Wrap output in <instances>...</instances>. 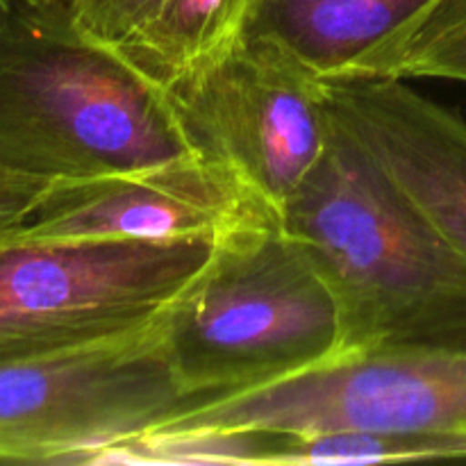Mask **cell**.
I'll use <instances>...</instances> for the list:
<instances>
[{"label":"cell","mask_w":466,"mask_h":466,"mask_svg":"<svg viewBox=\"0 0 466 466\" xmlns=\"http://www.w3.org/2000/svg\"><path fill=\"white\" fill-rule=\"evenodd\" d=\"M280 226L335 294L337 358L399 346L466 349V258L335 118Z\"/></svg>","instance_id":"cell-1"},{"label":"cell","mask_w":466,"mask_h":466,"mask_svg":"<svg viewBox=\"0 0 466 466\" xmlns=\"http://www.w3.org/2000/svg\"><path fill=\"white\" fill-rule=\"evenodd\" d=\"M198 155L167 86L62 7L16 5L0 27V168L76 182Z\"/></svg>","instance_id":"cell-2"},{"label":"cell","mask_w":466,"mask_h":466,"mask_svg":"<svg viewBox=\"0 0 466 466\" xmlns=\"http://www.w3.org/2000/svg\"><path fill=\"white\" fill-rule=\"evenodd\" d=\"M339 349L330 285L273 217L218 237L208 267L167 314L168 364L194 405L300 376Z\"/></svg>","instance_id":"cell-3"},{"label":"cell","mask_w":466,"mask_h":466,"mask_svg":"<svg viewBox=\"0 0 466 466\" xmlns=\"http://www.w3.org/2000/svg\"><path fill=\"white\" fill-rule=\"evenodd\" d=\"M218 237L0 244V362L130 335L157 321Z\"/></svg>","instance_id":"cell-4"},{"label":"cell","mask_w":466,"mask_h":466,"mask_svg":"<svg viewBox=\"0 0 466 466\" xmlns=\"http://www.w3.org/2000/svg\"><path fill=\"white\" fill-rule=\"evenodd\" d=\"M167 314L130 335L0 362V462L91 464L194 405L168 364Z\"/></svg>","instance_id":"cell-5"},{"label":"cell","mask_w":466,"mask_h":466,"mask_svg":"<svg viewBox=\"0 0 466 466\" xmlns=\"http://www.w3.org/2000/svg\"><path fill=\"white\" fill-rule=\"evenodd\" d=\"M255 431H391L466 444V349L399 346L346 355L273 385L189 405L148 432Z\"/></svg>","instance_id":"cell-6"},{"label":"cell","mask_w":466,"mask_h":466,"mask_svg":"<svg viewBox=\"0 0 466 466\" xmlns=\"http://www.w3.org/2000/svg\"><path fill=\"white\" fill-rule=\"evenodd\" d=\"M167 89L196 150L280 221L330 141L326 80L276 41L246 35Z\"/></svg>","instance_id":"cell-7"},{"label":"cell","mask_w":466,"mask_h":466,"mask_svg":"<svg viewBox=\"0 0 466 466\" xmlns=\"http://www.w3.org/2000/svg\"><path fill=\"white\" fill-rule=\"evenodd\" d=\"M267 217L273 214L226 167L198 155L116 176L53 182L12 239H191L221 237Z\"/></svg>","instance_id":"cell-8"},{"label":"cell","mask_w":466,"mask_h":466,"mask_svg":"<svg viewBox=\"0 0 466 466\" xmlns=\"http://www.w3.org/2000/svg\"><path fill=\"white\" fill-rule=\"evenodd\" d=\"M332 118L466 258V121L405 80H326Z\"/></svg>","instance_id":"cell-9"},{"label":"cell","mask_w":466,"mask_h":466,"mask_svg":"<svg viewBox=\"0 0 466 466\" xmlns=\"http://www.w3.org/2000/svg\"><path fill=\"white\" fill-rule=\"evenodd\" d=\"M428 3L431 0H258L246 35L276 41L319 77L335 80Z\"/></svg>","instance_id":"cell-10"},{"label":"cell","mask_w":466,"mask_h":466,"mask_svg":"<svg viewBox=\"0 0 466 466\" xmlns=\"http://www.w3.org/2000/svg\"><path fill=\"white\" fill-rule=\"evenodd\" d=\"M258 0H164L116 48L137 68L171 86L239 44Z\"/></svg>","instance_id":"cell-11"},{"label":"cell","mask_w":466,"mask_h":466,"mask_svg":"<svg viewBox=\"0 0 466 466\" xmlns=\"http://www.w3.org/2000/svg\"><path fill=\"white\" fill-rule=\"evenodd\" d=\"M419 80L466 85V0H431L335 80Z\"/></svg>","instance_id":"cell-12"},{"label":"cell","mask_w":466,"mask_h":466,"mask_svg":"<svg viewBox=\"0 0 466 466\" xmlns=\"http://www.w3.org/2000/svg\"><path fill=\"white\" fill-rule=\"evenodd\" d=\"M164 0H59L68 23L103 44L118 46L135 35Z\"/></svg>","instance_id":"cell-13"},{"label":"cell","mask_w":466,"mask_h":466,"mask_svg":"<svg viewBox=\"0 0 466 466\" xmlns=\"http://www.w3.org/2000/svg\"><path fill=\"white\" fill-rule=\"evenodd\" d=\"M53 182L0 168V244L12 239L39 209Z\"/></svg>","instance_id":"cell-14"},{"label":"cell","mask_w":466,"mask_h":466,"mask_svg":"<svg viewBox=\"0 0 466 466\" xmlns=\"http://www.w3.org/2000/svg\"><path fill=\"white\" fill-rule=\"evenodd\" d=\"M18 5H25L32 9H53L59 7V0H18Z\"/></svg>","instance_id":"cell-15"},{"label":"cell","mask_w":466,"mask_h":466,"mask_svg":"<svg viewBox=\"0 0 466 466\" xmlns=\"http://www.w3.org/2000/svg\"><path fill=\"white\" fill-rule=\"evenodd\" d=\"M16 5H18V0H0V27H3L5 21L12 16V12L16 9Z\"/></svg>","instance_id":"cell-16"}]
</instances>
